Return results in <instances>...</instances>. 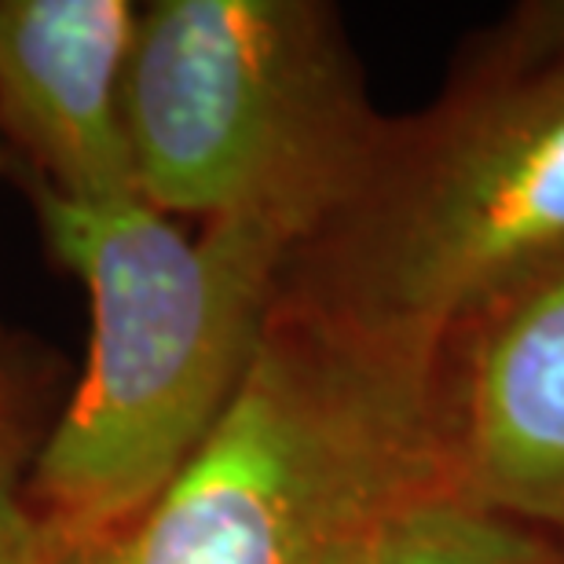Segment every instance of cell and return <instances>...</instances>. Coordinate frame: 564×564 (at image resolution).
Masks as SVG:
<instances>
[{
	"label": "cell",
	"instance_id": "7",
	"mask_svg": "<svg viewBox=\"0 0 564 564\" xmlns=\"http://www.w3.org/2000/svg\"><path fill=\"white\" fill-rule=\"evenodd\" d=\"M345 564H564V546L436 480L403 499Z\"/></svg>",
	"mask_w": 564,
	"mask_h": 564
},
{
	"label": "cell",
	"instance_id": "5",
	"mask_svg": "<svg viewBox=\"0 0 564 564\" xmlns=\"http://www.w3.org/2000/svg\"><path fill=\"white\" fill-rule=\"evenodd\" d=\"M447 480L564 546V253L440 356Z\"/></svg>",
	"mask_w": 564,
	"mask_h": 564
},
{
	"label": "cell",
	"instance_id": "4",
	"mask_svg": "<svg viewBox=\"0 0 564 564\" xmlns=\"http://www.w3.org/2000/svg\"><path fill=\"white\" fill-rule=\"evenodd\" d=\"M140 195L206 220L253 213L301 239L348 195L386 129L323 0H158L126 85Z\"/></svg>",
	"mask_w": 564,
	"mask_h": 564
},
{
	"label": "cell",
	"instance_id": "2",
	"mask_svg": "<svg viewBox=\"0 0 564 564\" xmlns=\"http://www.w3.org/2000/svg\"><path fill=\"white\" fill-rule=\"evenodd\" d=\"M55 257L93 297V348L52 422L33 506L55 554L151 506L206 444L250 370L301 231L235 213L191 239L143 195L74 202L41 180Z\"/></svg>",
	"mask_w": 564,
	"mask_h": 564
},
{
	"label": "cell",
	"instance_id": "1",
	"mask_svg": "<svg viewBox=\"0 0 564 564\" xmlns=\"http://www.w3.org/2000/svg\"><path fill=\"white\" fill-rule=\"evenodd\" d=\"M564 253V0L466 41L440 96L386 118L348 195L293 246L279 297L440 359Z\"/></svg>",
	"mask_w": 564,
	"mask_h": 564
},
{
	"label": "cell",
	"instance_id": "8",
	"mask_svg": "<svg viewBox=\"0 0 564 564\" xmlns=\"http://www.w3.org/2000/svg\"><path fill=\"white\" fill-rule=\"evenodd\" d=\"M48 433V375L26 341L0 326V564L55 557L30 491Z\"/></svg>",
	"mask_w": 564,
	"mask_h": 564
},
{
	"label": "cell",
	"instance_id": "3",
	"mask_svg": "<svg viewBox=\"0 0 564 564\" xmlns=\"http://www.w3.org/2000/svg\"><path fill=\"white\" fill-rule=\"evenodd\" d=\"M436 480H447L440 359L275 293L206 444L132 521L52 564H345Z\"/></svg>",
	"mask_w": 564,
	"mask_h": 564
},
{
	"label": "cell",
	"instance_id": "6",
	"mask_svg": "<svg viewBox=\"0 0 564 564\" xmlns=\"http://www.w3.org/2000/svg\"><path fill=\"white\" fill-rule=\"evenodd\" d=\"M137 26L129 0H0V118L55 195H140L126 129Z\"/></svg>",
	"mask_w": 564,
	"mask_h": 564
}]
</instances>
